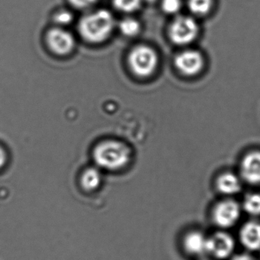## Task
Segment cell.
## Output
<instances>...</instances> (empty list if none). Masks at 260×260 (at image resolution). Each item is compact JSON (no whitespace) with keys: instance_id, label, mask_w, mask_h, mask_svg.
Masks as SVG:
<instances>
[{"instance_id":"obj_1","label":"cell","mask_w":260,"mask_h":260,"mask_svg":"<svg viewBox=\"0 0 260 260\" xmlns=\"http://www.w3.org/2000/svg\"><path fill=\"white\" fill-rule=\"evenodd\" d=\"M115 26L113 16L107 10H101L86 15L79 24V31L89 43L98 44L110 36Z\"/></svg>"},{"instance_id":"obj_2","label":"cell","mask_w":260,"mask_h":260,"mask_svg":"<svg viewBox=\"0 0 260 260\" xmlns=\"http://www.w3.org/2000/svg\"><path fill=\"white\" fill-rule=\"evenodd\" d=\"M130 149L121 142L107 141L95 147L93 158L97 165L107 170H118L130 162Z\"/></svg>"},{"instance_id":"obj_3","label":"cell","mask_w":260,"mask_h":260,"mask_svg":"<svg viewBox=\"0 0 260 260\" xmlns=\"http://www.w3.org/2000/svg\"><path fill=\"white\" fill-rule=\"evenodd\" d=\"M128 63L131 70L135 75L147 77L151 75L156 70L158 57L151 48L140 45L131 51Z\"/></svg>"},{"instance_id":"obj_4","label":"cell","mask_w":260,"mask_h":260,"mask_svg":"<svg viewBox=\"0 0 260 260\" xmlns=\"http://www.w3.org/2000/svg\"><path fill=\"white\" fill-rule=\"evenodd\" d=\"M241 211V206L235 201L231 199L221 201L213 210V220L221 229L232 228L240 220Z\"/></svg>"},{"instance_id":"obj_5","label":"cell","mask_w":260,"mask_h":260,"mask_svg":"<svg viewBox=\"0 0 260 260\" xmlns=\"http://www.w3.org/2000/svg\"><path fill=\"white\" fill-rule=\"evenodd\" d=\"M199 31L197 23L194 19L187 16L176 18L170 25L169 34L173 43L185 45L196 39Z\"/></svg>"},{"instance_id":"obj_6","label":"cell","mask_w":260,"mask_h":260,"mask_svg":"<svg viewBox=\"0 0 260 260\" xmlns=\"http://www.w3.org/2000/svg\"><path fill=\"white\" fill-rule=\"evenodd\" d=\"M46 39L50 50L57 55H68L72 52L75 47L74 36L60 27L50 30Z\"/></svg>"},{"instance_id":"obj_7","label":"cell","mask_w":260,"mask_h":260,"mask_svg":"<svg viewBox=\"0 0 260 260\" xmlns=\"http://www.w3.org/2000/svg\"><path fill=\"white\" fill-rule=\"evenodd\" d=\"M235 241L231 234L219 231L208 237V254L217 259H225L232 255Z\"/></svg>"},{"instance_id":"obj_8","label":"cell","mask_w":260,"mask_h":260,"mask_svg":"<svg viewBox=\"0 0 260 260\" xmlns=\"http://www.w3.org/2000/svg\"><path fill=\"white\" fill-rule=\"evenodd\" d=\"M175 65L181 74L191 77L202 71L204 65L203 57L199 51L188 50L176 56Z\"/></svg>"},{"instance_id":"obj_9","label":"cell","mask_w":260,"mask_h":260,"mask_svg":"<svg viewBox=\"0 0 260 260\" xmlns=\"http://www.w3.org/2000/svg\"><path fill=\"white\" fill-rule=\"evenodd\" d=\"M240 177L249 185H260V151L248 153L240 164Z\"/></svg>"},{"instance_id":"obj_10","label":"cell","mask_w":260,"mask_h":260,"mask_svg":"<svg viewBox=\"0 0 260 260\" xmlns=\"http://www.w3.org/2000/svg\"><path fill=\"white\" fill-rule=\"evenodd\" d=\"M240 240L243 247L249 251L260 249V222L249 220L242 226L240 231Z\"/></svg>"},{"instance_id":"obj_11","label":"cell","mask_w":260,"mask_h":260,"mask_svg":"<svg viewBox=\"0 0 260 260\" xmlns=\"http://www.w3.org/2000/svg\"><path fill=\"white\" fill-rule=\"evenodd\" d=\"M183 246L189 255L202 256L208 254V237L200 231H191L184 237Z\"/></svg>"},{"instance_id":"obj_12","label":"cell","mask_w":260,"mask_h":260,"mask_svg":"<svg viewBox=\"0 0 260 260\" xmlns=\"http://www.w3.org/2000/svg\"><path fill=\"white\" fill-rule=\"evenodd\" d=\"M241 177H239L237 174L230 172L222 173L217 177L216 187L222 194L235 196L241 191Z\"/></svg>"},{"instance_id":"obj_13","label":"cell","mask_w":260,"mask_h":260,"mask_svg":"<svg viewBox=\"0 0 260 260\" xmlns=\"http://www.w3.org/2000/svg\"><path fill=\"white\" fill-rule=\"evenodd\" d=\"M102 182V175L96 168H89L83 173L81 177V185L84 189L92 191L96 189Z\"/></svg>"},{"instance_id":"obj_14","label":"cell","mask_w":260,"mask_h":260,"mask_svg":"<svg viewBox=\"0 0 260 260\" xmlns=\"http://www.w3.org/2000/svg\"><path fill=\"white\" fill-rule=\"evenodd\" d=\"M241 208L249 216H260V193L252 192L246 194Z\"/></svg>"},{"instance_id":"obj_15","label":"cell","mask_w":260,"mask_h":260,"mask_svg":"<svg viewBox=\"0 0 260 260\" xmlns=\"http://www.w3.org/2000/svg\"><path fill=\"white\" fill-rule=\"evenodd\" d=\"M190 11L198 16L208 14L213 7V0H188Z\"/></svg>"},{"instance_id":"obj_16","label":"cell","mask_w":260,"mask_h":260,"mask_svg":"<svg viewBox=\"0 0 260 260\" xmlns=\"http://www.w3.org/2000/svg\"><path fill=\"white\" fill-rule=\"evenodd\" d=\"M119 29L124 36L134 37L139 33L141 25L138 21L131 18L124 19L119 24Z\"/></svg>"},{"instance_id":"obj_17","label":"cell","mask_w":260,"mask_h":260,"mask_svg":"<svg viewBox=\"0 0 260 260\" xmlns=\"http://www.w3.org/2000/svg\"><path fill=\"white\" fill-rule=\"evenodd\" d=\"M113 5L118 11L133 13L141 7V0H113Z\"/></svg>"},{"instance_id":"obj_18","label":"cell","mask_w":260,"mask_h":260,"mask_svg":"<svg viewBox=\"0 0 260 260\" xmlns=\"http://www.w3.org/2000/svg\"><path fill=\"white\" fill-rule=\"evenodd\" d=\"M161 7L162 10L167 14H176L180 10L182 1L181 0H162Z\"/></svg>"},{"instance_id":"obj_19","label":"cell","mask_w":260,"mask_h":260,"mask_svg":"<svg viewBox=\"0 0 260 260\" xmlns=\"http://www.w3.org/2000/svg\"><path fill=\"white\" fill-rule=\"evenodd\" d=\"M73 19H74V16L72 13L66 10L59 11L54 16V22L60 26L69 25L72 22Z\"/></svg>"},{"instance_id":"obj_20","label":"cell","mask_w":260,"mask_h":260,"mask_svg":"<svg viewBox=\"0 0 260 260\" xmlns=\"http://www.w3.org/2000/svg\"><path fill=\"white\" fill-rule=\"evenodd\" d=\"M70 4L79 10H84L93 6L97 0H69Z\"/></svg>"},{"instance_id":"obj_21","label":"cell","mask_w":260,"mask_h":260,"mask_svg":"<svg viewBox=\"0 0 260 260\" xmlns=\"http://www.w3.org/2000/svg\"><path fill=\"white\" fill-rule=\"evenodd\" d=\"M7 153L5 150L0 146V169L4 167L6 162H7Z\"/></svg>"},{"instance_id":"obj_22","label":"cell","mask_w":260,"mask_h":260,"mask_svg":"<svg viewBox=\"0 0 260 260\" xmlns=\"http://www.w3.org/2000/svg\"><path fill=\"white\" fill-rule=\"evenodd\" d=\"M231 260H256L251 255L247 254H240V255H235Z\"/></svg>"},{"instance_id":"obj_23","label":"cell","mask_w":260,"mask_h":260,"mask_svg":"<svg viewBox=\"0 0 260 260\" xmlns=\"http://www.w3.org/2000/svg\"><path fill=\"white\" fill-rule=\"evenodd\" d=\"M149 3H153L154 2L155 0H147Z\"/></svg>"}]
</instances>
